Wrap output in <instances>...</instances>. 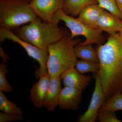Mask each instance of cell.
I'll use <instances>...</instances> for the list:
<instances>
[{
	"mask_svg": "<svg viewBox=\"0 0 122 122\" xmlns=\"http://www.w3.org/2000/svg\"><path fill=\"white\" fill-rule=\"evenodd\" d=\"M99 64L97 74L106 100L122 93V41L120 34L109 35L104 44L97 50Z\"/></svg>",
	"mask_w": 122,
	"mask_h": 122,
	"instance_id": "6da1fadb",
	"label": "cell"
},
{
	"mask_svg": "<svg viewBox=\"0 0 122 122\" xmlns=\"http://www.w3.org/2000/svg\"><path fill=\"white\" fill-rule=\"evenodd\" d=\"M58 23L57 21L45 22L38 17L28 25L17 29L16 34L25 41L48 51L50 46L66 34L59 28Z\"/></svg>",
	"mask_w": 122,
	"mask_h": 122,
	"instance_id": "7a4b0ae2",
	"label": "cell"
},
{
	"mask_svg": "<svg viewBox=\"0 0 122 122\" xmlns=\"http://www.w3.org/2000/svg\"><path fill=\"white\" fill-rule=\"evenodd\" d=\"M80 40L73 39L71 35L66 34L58 41L49 46L47 71L51 77H59L64 71L74 67L77 58L74 47Z\"/></svg>",
	"mask_w": 122,
	"mask_h": 122,
	"instance_id": "3957f363",
	"label": "cell"
},
{
	"mask_svg": "<svg viewBox=\"0 0 122 122\" xmlns=\"http://www.w3.org/2000/svg\"><path fill=\"white\" fill-rule=\"evenodd\" d=\"M30 0H0V28L11 30L38 17Z\"/></svg>",
	"mask_w": 122,
	"mask_h": 122,
	"instance_id": "277c9868",
	"label": "cell"
},
{
	"mask_svg": "<svg viewBox=\"0 0 122 122\" xmlns=\"http://www.w3.org/2000/svg\"><path fill=\"white\" fill-rule=\"evenodd\" d=\"M61 20L65 22L66 26L70 30L72 39L76 36H84L86 40L80 44L82 45L93 44L102 45L104 38L102 32L98 29L94 28L81 22L77 18L65 13L60 10L55 14L53 21L59 22Z\"/></svg>",
	"mask_w": 122,
	"mask_h": 122,
	"instance_id": "5b68a950",
	"label": "cell"
},
{
	"mask_svg": "<svg viewBox=\"0 0 122 122\" xmlns=\"http://www.w3.org/2000/svg\"><path fill=\"white\" fill-rule=\"evenodd\" d=\"M6 39H10L20 45L26 51L28 55L37 61L39 68L37 72L38 77L47 71V63L49 53L48 51L38 48L35 46L21 39L11 30L0 28V41L2 42Z\"/></svg>",
	"mask_w": 122,
	"mask_h": 122,
	"instance_id": "8992f818",
	"label": "cell"
},
{
	"mask_svg": "<svg viewBox=\"0 0 122 122\" xmlns=\"http://www.w3.org/2000/svg\"><path fill=\"white\" fill-rule=\"evenodd\" d=\"M95 83L90 102L86 111L79 116V122H95L97 114L106 101L100 78L97 74L95 75Z\"/></svg>",
	"mask_w": 122,
	"mask_h": 122,
	"instance_id": "52a82bcc",
	"label": "cell"
},
{
	"mask_svg": "<svg viewBox=\"0 0 122 122\" xmlns=\"http://www.w3.org/2000/svg\"><path fill=\"white\" fill-rule=\"evenodd\" d=\"M64 0H31L30 4L37 16L43 21L52 22L55 14L62 10Z\"/></svg>",
	"mask_w": 122,
	"mask_h": 122,
	"instance_id": "ba28073f",
	"label": "cell"
},
{
	"mask_svg": "<svg viewBox=\"0 0 122 122\" xmlns=\"http://www.w3.org/2000/svg\"><path fill=\"white\" fill-rule=\"evenodd\" d=\"M82 91L69 86L62 89L58 100V106L60 109L77 110L81 100Z\"/></svg>",
	"mask_w": 122,
	"mask_h": 122,
	"instance_id": "9c48e42d",
	"label": "cell"
},
{
	"mask_svg": "<svg viewBox=\"0 0 122 122\" xmlns=\"http://www.w3.org/2000/svg\"><path fill=\"white\" fill-rule=\"evenodd\" d=\"M39 77V81L34 84L30 91V98L34 106L41 108L44 106L51 77L47 72Z\"/></svg>",
	"mask_w": 122,
	"mask_h": 122,
	"instance_id": "30bf717a",
	"label": "cell"
},
{
	"mask_svg": "<svg viewBox=\"0 0 122 122\" xmlns=\"http://www.w3.org/2000/svg\"><path fill=\"white\" fill-rule=\"evenodd\" d=\"M65 86H71L83 91L89 85L91 77L80 73L74 67L69 68L60 76Z\"/></svg>",
	"mask_w": 122,
	"mask_h": 122,
	"instance_id": "8fae6325",
	"label": "cell"
},
{
	"mask_svg": "<svg viewBox=\"0 0 122 122\" xmlns=\"http://www.w3.org/2000/svg\"><path fill=\"white\" fill-rule=\"evenodd\" d=\"M61 81L60 76L51 77L43 106L48 111H54L58 106L59 95L62 89Z\"/></svg>",
	"mask_w": 122,
	"mask_h": 122,
	"instance_id": "7c38bea8",
	"label": "cell"
},
{
	"mask_svg": "<svg viewBox=\"0 0 122 122\" xmlns=\"http://www.w3.org/2000/svg\"><path fill=\"white\" fill-rule=\"evenodd\" d=\"M122 27V20L104 10L97 23V28L109 35L120 32Z\"/></svg>",
	"mask_w": 122,
	"mask_h": 122,
	"instance_id": "4fadbf2b",
	"label": "cell"
},
{
	"mask_svg": "<svg viewBox=\"0 0 122 122\" xmlns=\"http://www.w3.org/2000/svg\"><path fill=\"white\" fill-rule=\"evenodd\" d=\"M104 10L96 4L89 5L82 10L77 19L88 26L97 29L98 20Z\"/></svg>",
	"mask_w": 122,
	"mask_h": 122,
	"instance_id": "5bb4252c",
	"label": "cell"
},
{
	"mask_svg": "<svg viewBox=\"0 0 122 122\" xmlns=\"http://www.w3.org/2000/svg\"><path fill=\"white\" fill-rule=\"evenodd\" d=\"M96 3L95 0H64L62 10L67 15L76 16L86 6Z\"/></svg>",
	"mask_w": 122,
	"mask_h": 122,
	"instance_id": "9a60e30c",
	"label": "cell"
},
{
	"mask_svg": "<svg viewBox=\"0 0 122 122\" xmlns=\"http://www.w3.org/2000/svg\"><path fill=\"white\" fill-rule=\"evenodd\" d=\"M74 50L77 58L90 61L99 62L97 51L94 49L92 45H82L80 43L75 46Z\"/></svg>",
	"mask_w": 122,
	"mask_h": 122,
	"instance_id": "2e32d148",
	"label": "cell"
},
{
	"mask_svg": "<svg viewBox=\"0 0 122 122\" xmlns=\"http://www.w3.org/2000/svg\"><path fill=\"white\" fill-rule=\"evenodd\" d=\"M0 55L2 58V63L0 65V91L9 93L12 91L13 88L6 78V74L8 72L7 66L5 63L7 61L8 57L1 46L0 48Z\"/></svg>",
	"mask_w": 122,
	"mask_h": 122,
	"instance_id": "e0dca14e",
	"label": "cell"
},
{
	"mask_svg": "<svg viewBox=\"0 0 122 122\" xmlns=\"http://www.w3.org/2000/svg\"><path fill=\"white\" fill-rule=\"evenodd\" d=\"M0 110L6 114L21 115L23 114L21 109L9 100L4 92L1 91H0Z\"/></svg>",
	"mask_w": 122,
	"mask_h": 122,
	"instance_id": "ac0fdd59",
	"label": "cell"
},
{
	"mask_svg": "<svg viewBox=\"0 0 122 122\" xmlns=\"http://www.w3.org/2000/svg\"><path fill=\"white\" fill-rule=\"evenodd\" d=\"M74 67L78 72L81 74L90 72L97 73L99 70V62L77 59Z\"/></svg>",
	"mask_w": 122,
	"mask_h": 122,
	"instance_id": "d6986e66",
	"label": "cell"
},
{
	"mask_svg": "<svg viewBox=\"0 0 122 122\" xmlns=\"http://www.w3.org/2000/svg\"><path fill=\"white\" fill-rule=\"evenodd\" d=\"M100 110L114 112L122 110V93L116 94L107 99Z\"/></svg>",
	"mask_w": 122,
	"mask_h": 122,
	"instance_id": "ffe728a7",
	"label": "cell"
},
{
	"mask_svg": "<svg viewBox=\"0 0 122 122\" xmlns=\"http://www.w3.org/2000/svg\"><path fill=\"white\" fill-rule=\"evenodd\" d=\"M99 7L122 20V13L118 7L116 0H95Z\"/></svg>",
	"mask_w": 122,
	"mask_h": 122,
	"instance_id": "44dd1931",
	"label": "cell"
},
{
	"mask_svg": "<svg viewBox=\"0 0 122 122\" xmlns=\"http://www.w3.org/2000/svg\"><path fill=\"white\" fill-rule=\"evenodd\" d=\"M96 120L100 122H121L115 112L109 110H99L97 114Z\"/></svg>",
	"mask_w": 122,
	"mask_h": 122,
	"instance_id": "7402d4cb",
	"label": "cell"
},
{
	"mask_svg": "<svg viewBox=\"0 0 122 122\" xmlns=\"http://www.w3.org/2000/svg\"><path fill=\"white\" fill-rule=\"evenodd\" d=\"M23 119L22 115L10 114L3 112L0 113V122H8L19 121Z\"/></svg>",
	"mask_w": 122,
	"mask_h": 122,
	"instance_id": "603a6c76",
	"label": "cell"
},
{
	"mask_svg": "<svg viewBox=\"0 0 122 122\" xmlns=\"http://www.w3.org/2000/svg\"><path fill=\"white\" fill-rule=\"evenodd\" d=\"M116 0L119 9L122 13V0Z\"/></svg>",
	"mask_w": 122,
	"mask_h": 122,
	"instance_id": "cb8c5ba5",
	"label": "cell"
},
{
	"mask_svg": "<svg viewBox=\"0 0 122 122\" xmlns=\"http://www.w3.org/2000/svg\"><path fill=\"white\" fill-rule=\"evenodd\" d=\"M120 37H121V39H122V29H121V30H120Z\"/></svg>",
	"mask_w": 122,
	"mask_h": 122,
	"instance_id": "d4e9b609",
	"label": "cell"
},
{
	"mask_svg": "<svg viewBox=\"0 0 122 122\" xmlns=\"http://www.w3.org/2000/svg\"><path fill=\"white\" fill-rule=\"evenodd\" d=\"M30 0L31 1V0Z\"/></svg>",
	"mask_w": 122,
	"mask_h": 122,
	"instance_id": "484cf974",
	"label": "cell"
}]
</instances>
